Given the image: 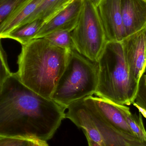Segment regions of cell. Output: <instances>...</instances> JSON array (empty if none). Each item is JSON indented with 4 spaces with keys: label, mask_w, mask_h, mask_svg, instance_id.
Wrapping results in <instances>:
<instances>
[{
    "label": "cell",
    "mask_w": 146,
    "mask_h": 146,
    "mask_svg": "<svg viewBox=\"0 0 146 146\" xmlns=\"http://www.w3.org/2000/svg\"><path fill=\"white\" fill-rule=\"evenodd\" d=\"M43 23L41 20H35L17 27L8 33L1 36L0 38L13 39L21 45H25L35 39Z\"/></svg>",
    "instance_id": "obj_13"
},
{
    "label": "cell",
    "mask_w": 146,
    "mask_h": 146,
    "mask_svg": "<svg viewBox=\"0 0 146 146\" xmlns=\"http://www.w3.org/2000/svg\"><path fill=\"white\" fill-rule=\"evenodd\" d=\"M91 1L92 2L93 4L97 7V6L98 5L99 3H100L101 0H91Z\"/></svg>",
    "instance_id": "obj_24"
},
{
    "label": "cell",
    "mask_w": 146,
    "mask_h": 146,
    "mask_svg": "<svg viewBox=\"0 0 146 146\" xmlns=\"http://www.w3.org/2000/svg\"><path fill=\"white\" fill-rule=\"evenodd\" d=\"M98 64L71 50L66 67L51 97L56 103L68 107L74 102L95 93L98 84Z\"/></svg>",
    "instance_id": "obj_4"
},
{
    "label": "cell",
    "mask_w": 146,
    "mask_h": 146,
    "mask_svg": "<svg viewBox=\"0 0 146 146\" xmlns=\"http://www.w3.org/2000/svg\"><path fill=\"white\" fill-rule=\"evenodd\" d=\"M71 36L77 52L98 61L108 41L97 8L91 0H83L79 21Z\"/></svg>",
    "instance_id": "obj_5"
},
{
    "label": "cell",
    "mask_w": 146,
    "mask_h": 146,
    "mask_svg": "<svg viewBox=\"0 0 146 146\" xmlns=\"http://www.w3.org/2000/svg\"><path fill=\"white\" fill-rule=\"evenodd\" d=\"M66 110L26 86L12 73L0 93V136L47 141L66 118Z\"/></svg>",
    "instance_id": "obj_1"
},
{
    "label": "cell",
    "mask_w": 146,
    "mask_h": 146,
    "mask_svg": "<svg viewBox=\"0 0 146 146\" xmlns=\"http://www.w3.org/2000/svg\"><path fill=\"white\" fill-rule=\"evenodd\" d=\"M96 97L117 104H132L139 88L129 71L122 42H107L98 61Z\"/></svg>",
    "instance_id": "obj_3"
},
{
    "label": "cell",
    "mask_w": 146,
    "mask_h": 146,
    "mask_svg": "<svg viewBox=\"0 0 146 146\" xmlns=\"http://www.w3.org/2000/svg\"><path fill=\"white\" fill-rule=\"evenodd\" d=\"M8 64L7 54L3 49L0 38V93L7 78L12 74Z\"/></svg>",
    "instance_id": "obj_19"
},
{
    "label": "cell",
    "mask_w": 146,
    "mask_h": 146,
    "mask_svg": "<svg viewBox=\"0 0 146 146\" xmlns=\"http://www.w3.org/2000/svg\"><path fill=\"white\" fill-rule=\"evenodd\" d=\"M67 110L66 118L81 128L86 136L94 142L105 146L102 135L91 118L83 99L74 102Z\"/></svg>",
    "instance_id": "obj_11"
},
{
    "label": "cell",
    "mask_w": 146,
    "mask_h": 146,
    "mask_svg": "<svg viewBox=\"0 0 146 146\" xmlns=\"http://www.w3.org/2000/svg\"><path fill=\"white\" fill-rule=\"evenodd\" d=\"M0 146H31L28 139L0 136Z\"/></svg>",
    "instance_id": "obj_20"
},
{
    "label": "cell",
    "mask_w": 146,
    "mask_h": 146,
    "mask_svg": "<svg viewBox=\"0 0 146 146\" xmlns=\"http://www.w3.org/2000/svg\"><path fill=\"white\" fill-rule=\"evenodd\" d=\"M115 104L122 112L133 136L139 140L146 142V130L142 115L140 112L139 115L132 114L129 108L126 106Z\"/></svg>",
    "instance_id": "obj_15"
},
{
    "label": "cell",
    "mask_w": 146,
    "mask_h": 146,
    "mask_svg": "<svg viewBox=\"0 0 146 146\" xmlns=\"http://www.w3.org/2000/svg\"><path fill=\"white\" fill-rule=\"evenodd\" d=\"M121 7L126 38L146 29L145 1L122 0Z\"/></svg>",
    "instance_id": "obj_9"
},
{
    "label": "cell",
    "mask_w": 146,
    "mask_h": 146,
    "mask_svg": "<svg viewBox=\"0 0 146 146\" xmlns=\"http://www.w3.org/2000/svg\"><path fill=\"white\" fill-rule=\"evenodd\" d=\"M86 136L87 140L88 143V146H103L100 145L98 143L94 142L88 136Z\"/></svg>",
    "instance_id": "obj_23"
},
{
    "label": "cell",
    "mask_w": 146,
    "mask_h": 146,
    "mask_svg": "<svg viewBox=\"0 0 146 146\" xmlns=\"http://www.w3.org/2000/svg\"><path fill=\"white\" fill-rule=\"evenodd\" d=\"M43 0H30L0 30V37L22 25L31 16Z\"/></svg>",
    "instance_id": "obj_14"
},
{
    "label": "cell",
    "mask_w": 146,
    "mask_h": 146,
    "mask_svg": "<svg viewBox=\"0 0 146 146\" xmlns=\"http://www.w3.org/2000/svg\"><path fill=\"white\" fill-rule=\"evenodd\" d=\"M122 42L130 73L139 82L146 70V29L126 38Z\"/></svg>",
    "instance_id": "obj_7"
},
{
    "label": "cell",
    "mask_w": 146,
    "mask_h": 146,
    "mask_svg": "<svg viewBox=\"0 0 146 146\" xmlns=\"http://www.w3.org/2000/svg\"><path fill=\"white\" fill-rule=\"evenodd\" d=\"M31 146H49L45 141L36 139H30Z\"/></svg>",
    "instance_id": "obj_22"
},
{
    "label": "cell",
    "mask_w": 146,
    "mask_h": 146,
    "mask_svg": "<svg viewBox=\"0 0 146 146\" xmlns=\"http://www.w3.org/2000/svg\"><path fill=\"white\" fill-rule=\"evenodd\" d=\"M83 99L90 104L103 119L113 128L133 136L122 112L115 104L93 95Z\"/></svg>",
    "instance_id": "obj_10"
},
{
    "label": "cell",
    "mask_w": 146,
    "mask_h": 146,
    "mask_svg": "<svg viewBox=\"0 0 146 146\" xmlns=\"http://www.w3.org/2000/svg\"><path fill=\"white\" fill-rule=\"evenodd\" d=\"M144 1H145V2H146V0H144Z\"/></svg>",
    "instance_id": "obj_25"
},
{
    "label": "cell",
    "mask_w": 146,
    "mask_h": 146,
    "mask_svg": "<svg viewBox=\"0 0 146 146\" xmlns=\"http://www.w3.org/2000/svg\"><path fill=\"white\" fill-rule=\"evenodd\" d=\"M30 0H0V30Z\"/></svg>",
    "instance_id": "obj_16"
},
{
    "label": "cell",
    "mask_w": 146,
    "mask_h": 146,
    "mask_svg": "<svg viewBox=\"0 0 146 146\" xmlns=\"http://www.w3.org/2000/svg\"><path fill=\"white\" fill-rule=\"evenodd\" d=\"M73 1L43 0L34 13L25 21L22 25L36 19L41 20L43 21L44 23H45L64 9Z\"/></svg>",
    "instance_id": "obj_12"
},
{
    "label": "cell",
    "mask_w": 146,
    "mask_h": 146,
    "mask_svg": "<svg viewBox=\"0 0 146 146\" xmlns=\"http://www.w3.org/2000/svg\"><path fill=\"white\" fill-rule=\"evenodd\" d=\"M83 1L74 0L53 18L43 23L35 39L42 38L58 31H72L79 21Z\"/></svg>",
    "instance_id": "obj_8"
},
{
    "label": "cell",
    "mask_w": 146,
    "mask_h": 146,
    "mask_svg": "<svg viewBox=\"0 0 146 146\" xmlns=\"http://www.w3.org/2000/svg\"><path fill=\"white\" fill-rule=\"evenodd\" d=\"M122 0H101L97 11L108 42H121L126 38L121 13Z\"/></svg>",
    "instance_id": "obj_6"
},
{
    "label": "cell",
    "mask_w": 146,
    "mask_h": 146,
    "mask_svg": "<svg viewBox=\"0 0 146 146\" xmlns=\"http://www.w3.org/2000/svg\"><path fill=\"white\" fill-rule=\"evenodd\" d=\"M121 133L124 146H146V142L141 141L133 135Z\"/></svg>",
    "instance_id": "obj_21"
},
{
    "label": "cell",
    "mask_w": 146,
    "mask_h": 146,
    "mask_svg": "<svg viewBox=\"0 0 146 146\" xmlns=\"http://www.w3.org/2000/svg\"><path fill=\"white\" fill-rule=\"evenodd\" d=\"M132 104L146 118V74L143 75L140 79L138 91Z\"/></svg>",
    "instance_id": "obj_18"
},
{
    "label": "cell",
    "mask_w": 146,
    "mask_h": 146,
    "mask_svg": "<svg viewBox=\"0 0 146 146\" xmlns=\"http://www.w3.org/2000/svg\"><path fill=\"white\" fill-rule=\"evenodd\" d=\"M70 50L57 47L44 38L33 39L22 45L15 74L26 86L50 99L66 67Z\"/></svg>",
    "instance_id": "obj_2"
},
{
    "label": "cell",
    "mask_w": 146,
    "mask_h": 146,
    "mask_svg": "<svg viewBox=\"0 0 146 146\" xmlns=\"http://www.w3.org/2000/svg\"><path fill=\"white\" fill-rule=\"evenodd\" d=\"M71 32L67 31H58L44 38L57 47L71 50L74 48Z\"/></svg>",
    "instance_id": "obj_17"
}]
</instances>
